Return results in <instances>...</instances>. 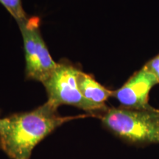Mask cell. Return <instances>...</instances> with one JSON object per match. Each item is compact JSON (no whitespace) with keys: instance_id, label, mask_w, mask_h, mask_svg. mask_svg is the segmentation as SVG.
<instances>
[{"instance_id":"1","label":"cell","mask_w":159,"mask_h":159,"mask_svg":"<svg viewBox=\"0 0 159 159\" xmlns=\"http://www.w3.org/2000/svg\"><path fill=\"white\" fill-rule=\"evenodd\" d=\"M62 116L48 102L27 112L0 119V149L11 159H30L37 144L57 128L75 119Z\"/></svg>"},{"instance_id":"6","label":"cell","mask_w":159,"mask_h":159,"mask_svg":"<svg viewBox=\"0 0 159 159\" xmlns=\"http://www.w3.org/2000/svg\"><path fill=\"white\" fill-rule=\"evenodd\" d=\"M77 83L83 97L96 107L101 114L108 108L105 102L109 97L113 96L114 91L105 88L97 82L93 76L82 71L78 76Z\"/></svg>"},{"instance_id":"3","label":"cell","mask_w":159,"mask_h":159,"mask_svg":"<svg viewBox=\"0 0 159 159\" xmlns=\"http://www.w3.org/2000/svg\"><path fill=\"white\" fill-rule=\"evenodd\" d=\"M80 71L69 62L57 63L52 74L43 83L48 97L47 102L57 108L63 105H71L98 117L100 111L83 97L78 87Z\"/></svg>"},{"instance_id":"8","label":"cell","mask_w":159,"mask_h":159,"mask_svg":"<svg viewBox=\"0 0 159 159\" xmlns=\"http://www.w3.org/2000/svg\"><path fill=\"white\" fill-rule=\"evenodd\" d=\"M144 66L156 75L159 80V54L149 61Z\"/></svg>"},{"instance_id":"4","label":"cell","mask_w":159,"mask_h":159,"mask_svg":"<svg viewBox=\"0 0 159 159\" xmlns=\"http://www.w3.org/2000/svg\"><path fill=\"white\" fill-rule=\"evenodd\" d=\"M40 19L28 17L19 24L24 42L27 78L43 83L56 69L40 30Z\"/></svg>"},{"instance_id":"9","label":"cell","mask_w":159,"mask_h":159,"mask_svg":"<svg viewBox=\"0 0 159 159\" xmlns=\"http://www.w3.org/2000/svg\"><path fill=\"white\" fill-rule=\"evenodd\" d=\"M0 119H1V118H0Z\"/></svg>"},{"instance_id":"2","label":"cell","mask_w":159,"mask_h":159,"mask_svg":"<svg viewBox=\"0 0 159 159\" xmlns=\"http://www.w3.org/2000/svg\"><path fill=\"white\" fill-rule=\"evenodd\" d=\"M98 117L107 130L128 144H159V109L108 108Z\"/></svg>"},{"instance_id":"5","label":"cell","mask_w":159,"mask_h":159,"mask_svg":"<svg viewBox=\"0 0 159 159\" xmlns=\"http://www.w3.org/2000/svg\"><path fill=\"white\" fill-rule=\"evenodd\" d=\"M159 80L148 67H142L131 76L121 88L114 91L113 96L121 107L134 110H148L153 107L149 104V94Z\"/></svg>"},{"instance_id":"7","label":"cell","mask_w":159,"mask_h":159,"mask_svg":"<svg viewBox=\"0 0 159 159\" xmlns=\"http://www.w3.org/2000/svg\"><path fill=\"white\" fill-rule=\"evenodd\" d=\"M0 4L8 11L18 25L28 18L23 8L21 0H0Z\"/></svg>"}]
</instances>
